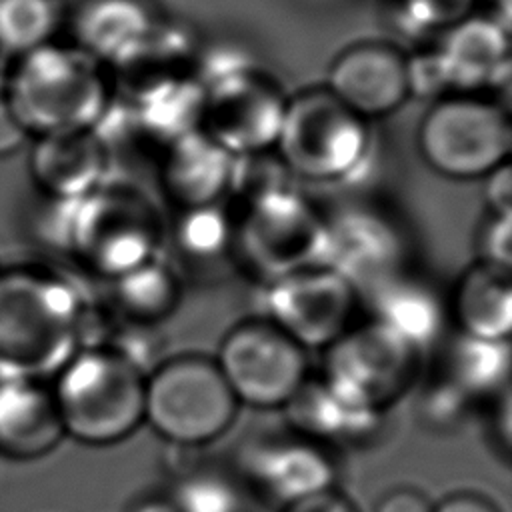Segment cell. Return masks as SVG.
Returning <instances> with one entry per match:
<instances>
[{"mask_svg":"<svg viewBox=\"0 0 512 512\" xmlns=\"http://www.w3.org/2000/svg\"><path fill=\"white\" fill-rule=\"evenodd\" d=\"M90 308L78 282L54 266H0V378L50 382L84 346Z\"/></svg>","mask_w":512,"mask_h":512,"instance_id":"6da1fadb","label":"cell"},{"mask_svg":"<svg viewBox=\"0 0 512 512\" xmlns=\"http://www.w3.org/2000/svg\"><path fill=\"white\" fill-rule=\"evenodd\" d=\"M42 228L82 270L114 280L160 256L164 224L156 202L132 180L110 178L74 200H48Z\"/></svg>","mask_w":512,"mask_h":512,"instance_id":"7a4b0ae2","label":"cell"},{"mask_svg":"<svg viewBox=\"0 0 512 512\" xmlns=\"http://www.w3.org/2000/svg\"><path fill=\"white\" fill-rule=\"evenodd\" d=\"M30 138L92 130L114 100L106 68L56 40L12 60L2 90Z\"/></svg>","mask_w":512,"mask_h":512,"instance_id":"3957f363","label":"cell"},{"mask_svg":"<svg viewBox=\"0 0 512 512\" xmlns=\"http://www.w3.org/2000/svg\"><path fill=\"white\" fill-rule=\"evenodd\" d=\"M146 372L120 352L82 346L50 380L64 434L86 446H110L144 424Z\"/></svg>","mask_w":512,"mask_h":512,"instance_id":"277c9868","label":"cell"},{"mask_svg":"<svg viewBox=\"0 0 512 512\" xmlns=\"http://www.w3.org/2000/svg\"><path fill=\"white\" fill-rule=\"evenodd\" d=\"M228 54L198 60L196 76L204 88L200 130L232 156L272 150L288 94L270 72L242 54Z\"/></svg>","mask_w":512,"mask_h":512,"instance_id":"5b68a950","label":"cell"},{"mask_svg":"<svg viewBox=\"0 0 512 512\" xmlns=\"http://www.w3.org/2000/svg\"><path fill=\"white\" fill-rule=\"evenodd\" d=\"M368 120L324 84L288 94L274 152L292 178L332 184L348 180L370 152Z\"/></svg>","mask_w":512,"mask_h":512,"instance_id":"8992f818","label":"cell"},{"mask_svg":"<svg viewBox=\"0 0 512 512\" xmlns=\"http://www.w3.org/2000/svg\"><path fill=\"white\" fill-rule=\"evenodd\" d=\"M238 402L214 358L180 354L160 360L144 384V422L166 442L196 448L234 424Z\"/></svg>","mask_w":512,"mask_h":512,"instance_id":"52a82bcc","label":"cell"},{"mask_svg":"<svg viewBox=\"0 0 512 512\" xmlns=\"http://www.w3.org/2000/svg\"><path fill=\"white\" fill-rule=\"evenodd\" d=\"M420 158L448 180H480L508 162V110L486 94H446L428 106L416 130Z\"/></svg>","mask_w":512,"mask_h":512,"instance_id":"ba28073f","label":"cell"},{"mask_svg":"<svg viewBox=\"0 0 512 512\" xmlns=\"http://www.w3.org/2000/svg\"><path fill=\"white\" fill-rule=\"evenodd\" d=\"M320 376L354 404L384 414L420 374L422 352L376 320L352 324L322 350Z\"/></svg>","mask_w":512,"mask_h":512,"instance_id":"9c48e42d","label":"cell"},{"mask_svg":"<svg viewBox=\"0 0 512 512\" xmlns=\"http://www.w3.org/2000/svg\"><path fill=\"white\" fill-rule=\"evenodd\" d=\"M214 362L236 402L260 410L284 408L310 376L306 350L262 316L234 324Z\"/></svg>","mask_w":512,"mask_h":512,"instance_id":"30bf717a","label":"cell"},{"mask_svg":"<svg viewBox=\"0 0 512 512\" xmlns=\"http://www.w3.org/2000/svg\"><path fill=\"white\" fill-rule=\"evenodd\" d=\"M232 220V250L262 282L318 260L324 216L292 186L256 200Z\"/></svg>","mask_w":512,"mask_h":512,"instance_id":"8fae6325","label":"cell"},{"mask_svg":"<svg viewBox=\"0 0 512 512\" xmlns=\"http://www.w3.org/2000/svg\"><path fill=\"white\" fill-rule=\"evenodd\" d=\"M360 294L334 270L310 264L262 286V318L304 350H324L352 324Z\"/></svg>","mask_w":512,"mask_h":512,"instance_id":"7c38bea8","label":"cell"},{"mask_svg":"<svg viewBox=\"0 0 512 512\" xmlns=\"http://www.w3.org/2000/svg\"><path fill=\"white\" fill-rule=\"evenodd\" d=\"M242 482L278 510L336 488L332 450L294 432L260 434L238 448Z\"/></svg>","mask_w":512,"mask_h":512,"instance_id":"4fadbf2b","label":"cell"},{"mask_svg":"<svg viewBox=\"0 0 512 512\" xmlns=\"http://www.w3.org/2000/svg\"><path fill=\"white\" fill-rule=\"evenodd\" d=\"M406 258L400 228L382 212L350 206L324 216L316 264L334 270L358 294L404 274Z\"/></svg>","mask_w":512,"mask_h":512,"instance_id":"5bb4252c","label":"cell"},{"mask_svg":"<svg viewBox=\"0 0 512 512\" xmlns=\"http://www.w3.org/2000/svg\"><path fill=\"white\" fill-rule=\"evenodd\" d=\"M324 86L364 120L390 116L410 98L408 54L386 40L354 42L332 58Z\"/></svg>","mask_w":512,"mask_h":512,"instance_id":"9a60e30c","label":"cell"},{"mask_svg":"<svg viewBox=\"0 0 512 512\" xmlns=\"http://www.w3.org/2000/svg\"><path fill=\"white\" fill-rule=\"evenodd\" d=\"M510 30L490 14L462 20L432 46L448 94H486L510 82Z\"/></svg>","mask_w":512,"mask_h":512,"instance_id":"2e32d148","label":"cell"},{"mask_svg":"<svg viewBox=\"0 0 512 512\" xmlns=\"http://www.w3.org/2000/svg\"><path fill=\"white\" fill-rule=\"evenodd\" d=\"M28 172L46 200H74L110 174V152L94 130L52 132L30 138Z\"/></svg>","mask_w":512,"mask_h":512,"instance_id":"e0dca14e","label":"cell"},{"mask_svg":"<svg viewBox=\"0 0 512 512\" xmlns=\"http://www.w3.org/2000/svg\"><path fill=\"white\" fill-rule=\"evenodd\" d=\"M66 438L46 380L0 378V456L36 460Z\"/></svg>","mask_w":512,"mask_h":512,"instance_id":"ac0fdd59","label":"cell"},{"mask_svg":"<svg viewBox=\"0 0 512 512\" xmlns=\"http://www.w3.org/2000/svg\"><path fill=\"white\" fill-rule=\"evenodd\" d=\"M290 430L326 446H356L380 432L384 414L354 404L320 374H310L284 406Z\"/></svg>","mask_w":512,"mask_h":512,"instance_id":"d6986e66","label":"cell"},{"mask_svg":"<svg viewBox=\"0 0 512 512\" xmlns=\"http://www.w3.org/2000/svg\"><path fill=\"white\" fill-rule=\"evenodd\" d=\"M230 166L232 154L204 130H194L164 146L160 188L178 210L220 204L226 196Z\"/></svg>","mask_w":512,"mask_h":512,"instance_id":"ffe728a7","label":"cell"},{"mask_svg":"<svg viewBox=\"0 0 512 512\" xmlns=\"http://www.w3.org/2000/svg\"><path fill=\"white\" fill-rule=\"evenodd\" d=\"M160 20L148 0H78L70 14L72 44L110 68Z\"/></svg>","mask_w":512,"mask_h":512,"instance_id":"44dd1931","label":"cell"},{"mask_svg":"<svg viewBox=\"0 0 512 512\" xmlns=\"http://www.w3.org/2000/svg\"><path fill=\"white\" fill-rule=\"evenodd\" d=\"M446 312L460 334L508 340L512 332L510 268L476 260L458 276Z\"/></svg>","mask_w":512,"mask_h":512,"instance_id":"7402d4cb","label":"cell"},{"mask_svg":"<svg viewBox=\"0 0 512 512\" xmlns=\"http://www.w3.org/2000/svg\"><path fill=\"white\" fill-rule=\"evenodd\" d=\"M196 46L192 36L180 26L160 20L132 50H128L110 70L124 100L132 102L140 94L186 76H196Z\"/></svg>","mask_w":512,"mask_h":512,"instance_id":"603a6c76","label":"cell"},{"mask_svg":"<svg viewBox=\"0 0 512 512\" xmlns=\"http://www.w3.org/2000/svg\"><path fill=\"white\" fill-rule=\"evenodd\" d=\"M370 318L418 348H428L448 320L446 302L424 280L408 272L380 284L366 294Z\"/></svg>","mask_w":512,"mask_h":512,"instance_id":"cb8c5ba5","label":"cell"},{"mask_svg":"<svg viewBox=\"0 0 512 512\" xmlns=\"http://www.w3.org/2000/svg\"><path fill=\"white\" fill-rule=\"evenodd\" d=\"M438 374L472 402L498 398L508 390L510 344L508 340H486L458 332L444 350Z\"/></svg>","mask_w":512,"mask_h":512,"instance_id":"d4e9b609","label":"cell"},{"mask_svg":"<svg viewBox=\"0 0 512 512\" xmlns=\"http://www.w3.org/2000/svg\"><path fill=\"white\" fill-rule=\"evenodd\" d=\"M134 126L162 148L202 126L204 88L198 76L160 84L128 102Z\"/></svg>","mask_w":512,"mask_h":512,"instance_id":"484cf974","label":"cell"},{"mask_svg":"<svg viewBox=\"0 0 512 512\" xmlns=\"http://www.w3.org/2000/svg\"><path fill=\"white\" fill-rule=\"evenodd\" d=\"M112 312L128 322L156 326L168 318L180 300V280L160 256L114 278Z\"/></svg>","mask_w":512,"mask_h":512,"instance_id":"4316f807","label":"cell"},{"mask_svg":"<svg viewBox=\"0 0 512 512\" xmlns=\"http://www.w3.org/2000/svg\"><path fill=\"white\" fill-rule=\"evenodd\" d=\"M62 24L58 0H0V52L12 58L54 40Z\"/></svg>","mask_w":512,"mask_h":512,"instance_id":"83f0119b","label":"cell"},{"mask_svg":"<svg viewBox=\"0 0 512 512\" xmlns=\"http://www.w3.org/2000/svg\"><path fill=\"white\" fill-rule=\"evenodd\" d=\"M174 240L190 260L212 262L234 246V220L224 202L180 210L174 226Z\"/></svg>","mask_w":512,"mask_h":512,"instance_id":"f1b7e54d","label":"cell"},{"mask_svg":"<svg viewBox=\"0 0 512 512\" xmlns=\"http://www.w3.org/2000/svg\"><path fill=\"white\" fill-rule=\"evenodd\" d=\"M168 498L176 512H244L240 486L216 468L184 472Z\"/></svg>","mask_w":512,"mask_h":512,"instance_id":"f546056e","label":"cell"},{"mask_svg":"<svg viewBox=\"0 0 512 512\" xmlns=\"http://www.w3.org/2000/svg\"><path fill=\"white\" fill-rule=\"evenodd\" d=\"M400 18L416 34H436L476 14L478 0H398Z\"/></svg>","mask_w":512,"mask_h":512,"instance_id":"4dcf8cb0","label":"cell"},{"mask_svg":"<svg viewBox=\"0 0 512 512\" xmlns=\"http://www.w3.org/2000/svg\"><path fill=\"white\" fill-rule=\"evenodd\" d=\"M474 402L466 398L444 376H436L428 382L418 398V418L432 430H452L466 418Z\"/></svg>","mask_w":512,"mask_h":512,"instance_id":"1f68e13d","label":"cell"},{"mask_svg":"<svg viewBox=\"0 0 512 512\" xmlns=\"http://www.w3.org/2000/svg\"><path fill=\"white\" fill-rule=\"evenodd\" d=\"M476 260L494 266H512V212H488L476 236Z\"/></svg>","mask_w":512,"mask_h":512,"instance_id":"d6a6232c","label":"cell"},{"mask_svg":"<svg viewBox=\"0 0 512 512\" xmlns=\"http://www.w3.org/2000/svg\"><path fill=\"white\" fill-rule=\"evenodd\" d=\"M434 502L418 488L398 486L388 490L374 506V512H432Z\"/></svg>","mask_w":512,"mask_h":512,"instance_id":"836d02e7","label":"cell"},{"mask_svg":"<svg viewBox=\"0 0 512 512\" xmlns=\"http://www.w3.org/2000/svg\"><path fill=\"white\" fill-rule=\"evenodd\" d=\"M484 180V198L488 212L506 214L512 212V174L510 164H502L496 170H492Z\"/></svg>","mask_w":512,"mask_h":512,"instance_id":"e575fe53","label":"cell"},{"mask_svg":"<svg viewBox=\"0 0 512 512\" xmlns=\"http://www.w3.org/2000/svg\"><path fill=\"white\" fill-rule=\"evenodd\" d=\"M30 140L28 130L22 126L14 110L10 108L8 100L0 92V158L12 156L24 148Z\"/></svg>","mask_w":512,"mask_h":512,"instance_id":"d590c367","label":"cell"},{"mask_svg":"<svg viewBox=\"0 0 512 512\" xmlns=\"http://www.w3.org/2000/svg\"><path fill=\"white\" fill-rule=\"evenodd\" d=\"M280 512H360L354 502L336 488L318 492L304 500H298Z\"/></svg>","mask_w":512,"mask_h":512,"instance_id":"8d00e7d4","label":"cell"},{"mask_svg":"<svg viewBox=\"0 0 512 512\" xmlns=\"http://www.w3.org/2000/svg\"><path fill=\"white\" fill-rule=\"evenodd\" d=\"M432 512H500V508L478 492L460 490L434 504Z\"/></svg>","mask_w":512,"mask_h":512,"instance_id":"74e56055","label":"cell"},{"mask_svg":"<svg viewBox=\"0 0 512 512\" xmlns=\"http://www.w3.org/2000/svg\"><path fill=\"white\" fill-rule=\"evenodd\" d=\"M128 512H176L170 498H144L136 502Z\"/></svg>","mask_w":512,"mask_h":512,"instance_id":"f35d334b","label":"cell"}]
</instances>
